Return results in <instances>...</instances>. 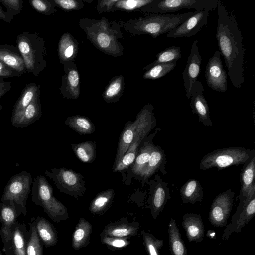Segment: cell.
<instances>
[{"label":"cell","instance_id":"cell-28","mask_svg":"<svg viewBox=\"0 0 255 255\" xmlns=\"http://www.w3.org/2000/svg\"><path fill=\"white\" fill-rule=\"evenodd\" d=\"M35 221L36 229L42 245L46 248L56 245L57 232L51 222L40 216L35 218Z\"/></svg>","mask_w":255,"mask_h":255},{"label":"cell","instance_id":"cell-47","mask_svg":"<svg viewBox=\"0 0 255 255\" xmlns=\"http://www.w3.org/2000/svg\"><path fill=\"white\" fill-rule=\"evenodd\" d=\"M56 5L65 10H72L82 8V2L75 0H52Z\"/></svg>","mask_w":255,"mask_h":255},{"label":"cell","instance_id":"cell-7","mask_svg":"<svg viewBox=\"0 0 255 255\" xmlns=\"http://www.w3.org/2000/svg\"><path fill=\"white\" fill-rule=\"evenodd\" d=\"M32 182L31 174L25 171L14 175L5 186L1 202L14 204L19 214L25 216L26 202L31 193Z\"/></svg>","mask_w":255,"mask_h":255},{"label":"cell","instance_id":"cell-52","mask_svg":"<svg viewBox=\"0 0 255 255\" xmlns=\"http://www.w3.org/2000/svg\"><path fill=\"white\" fill-rule=\"evenodd\" d=\"M3 106L1 105H0V111L2 110Z\"/></svg>","mask_w":255,"mask_h":255},{"label":"cell","instance_id":"cell-50","mask_svg":"<svg viewBox=\"0 0 255 255\" xmlns=\"http://www.w3.org/2000/svg\"><path fill=\"white\" fill-rule=\"evenodd\" d=\"M11 88V83L5 81L3 78H0V99Z\"/></svg>","mask_w":255,"mask_h":255},{"label":"cell","instance_id":"cell-51","mask_svg":"<svg viewBox=\"0 0 255 255\" xmlns=\"http://www.w3.org/2000/svg\"><path fill=\"white\" fill-rule=\"evenodd\" d=\"M4 11L2 10V7L0 6V19L4 21Z\"/></svg>","mask_w":255,"mask_h":255},{"label":"cell","instance_id":"cell-46","mask_svg":"<svg viewBox=\"0 0 255 255\" xmlns=\"http://www.w3.org/2000/svg\"><path fill=\"white\" fill-rule=\"evenodd\" d=\"M101 242L106 245L109 248L122 249L126 247L130 244L128 238L109 237L100 235Z\"/></svg>","mask_w":255,"mask_h":255},{"label":"cell","instance_id":"cell-30","mask_svg":"<svg viewBox=\"0 0 255 255\" xmlns=\"http://www.w3.org/2000/svg\"><path fill=\"white\" fill-rule=\"evenodd\" d=\"M92 231L91 224L84 218H80L72 235V248L78 250L86 247L90 243Z\"/></svg>","mask_w":255,"mask_h":255},{"label":"cell","instance_id":"cell-3","mask_svg":"<svg viewBox=\"0 0 255 255\" xmlns=\"http://www.w3.org/2000/svg\"><path fill=\"white\" fill-rule=\"evenodd\" d=\"M197 11L181 14H150L133 20L131 31L134 34H150L154 38L174 29Z\"/></svg>","mask_w":255,"mask_h":255},{"label":"cell","instance_id":"cell-49","mask_svg":"<svg viewBox=\"0 0 255 255\" xmlns=\"http://www.w3.org/2000/svg\"><path fill=\"white\" fill-rule=\"evenodd\" d=\"M118 0H100L97 6V9L99 12L111 11L114 8Z\"/></svg>","mask_w":255,"mask_h":255},{"label":"cell","instance_id":"cell-14","mask_svg":"<svg viewBox=\"0 0 255 255\" xmlns=\"http://www.w3.org/2000/svg\"><path fill=\"white\" fill-rule=\"evenodd\" d=\"M20 215L14 204L1 202L0 203V236L3 244L2 251L7 255L11 247L12 229Z\"/></svg>","mask_w":255,"mask_h":255},{"label":"cell","instance_id":"cell-2","mask_svg":"<svg viewBox=\"0 0 255 255\" xmlns=\"http://www.w3.org/2000/svg\"><path fill=\"white\" fill-rule=\"evenodd\" d=\"M16 43L23 59L26 72L38 76L46 67L45 40L38 32L18 34Z\"/></svg>","mask_w":255,"mask_h":255},{"label":"cell","instance_id":"cell-35","mask_svg":"<svg viewBox=\"0 0 255 255\" xmlns=\"http://www.w3.org/2000/svg\"><path fill=\"white\" fill-rule=\"evenodd\" d=\"M64 123L80 135L91 134L95 130V127L92 122L84 116L78 115L68 117Z\"/></svg>","mask_w":255,"mask_h":255},{"label":"cell","instance_id":"cell-23","mask_svg":"<svg viewBox=\"0 0 255 255\" xmlns=\"http://www.w3.org/2000/svg\"><path fill=\"white\" fill-rule=\"evenodd\" d=\"M182 226L190 242H201L204 236V226L200 214L186 213L183 216Z\"/></svg>","mask_w":255,"mask_h":255},{"label":"cell","instance_id":"cell-20","mask_svg":"<svg viewBox=\"0 0 255 255\" xmlns=\"http://www.w3.org/2000/svg\"><path fill=\"white\" fill-rule=\"evenodd\" d=\"M155 126H150L139 131L134 137L132 142L125 153L120 162L113 169V172H121L130 167L133 163L138 154L139 148Z\"/></svg>","mask_w":255,"mask_h":255},{"label":"cell","instance_id":"cell-1","mask_svg":"<svg viewBox=\"0 0 255 255\" xmlns=\"http://www.w3.org/2000/svg\"><path fill=\"white\" fill-rule=\"evenodd\" d=\"M216 38L233 86L240 88L244 81L245 49L243 38L235 15L221 1L217 8Z\"/></svg>","mask_w":255,"mask_h":255},{"label":"cell","instance_id":"cell-45","mask_svg":"<svg viewBox=\"0 0 255 255\" xmlns=\"http://www.w3.org/2000/svg\"><path fill=\"white\" fill-rule=\"evenodd\" d=\"M153 1V0H118L114 8L116 9L132 11L137 9H140L142 7L149 4Z\"/></svg>","mask_w":255,"mask_h":255},{"label":"cell","instance_id":"cell-32","mask_svg":"<svg viewBox=\"0 0 255 255\" xmlns=\"http://www.w3.org/2000/svg\"><path fill=\"white\" fill-rule=\"evenodd\" d=\"M115 197V191L110 188L100 192L91 201L89 210L94 215L104 214L111 206Z\"/></svg>","mask_w":255,"mask_h":255},{"label":"cell","instance_id":"cell-11","mask_svg":"<svg viewBox=\"0 0 255 255\" xmlns=\"http://www.w3.org/2000/svg\"><path fill=\"white\" fill-rule=\"evenodd\" d=\"M108 24L105 20L98 21L90 28L87 27L85 30L98 48L109 54H117L120 50L119 43L117 41L114 32L109 28Z\"/></svg>","mask_w":255,"mask_h":255},{"label":"cell","instance_id":"cell-40","mask_svg":"<svg viewBox=\"0 0 255 255\" xmlns=\"http://www.w3.org/2000/svg\"><path fill=\"white\" fill-rule=\"evenodd\" d=\"M124 88V79L121 76L116 77L107 86L103 94L105 100L109 103L118 100Z\"/></svg>","mask_w":255,"mask_h":255},{"label":"cell","instance_id":"cell-42","mask_svg":"<svg viewBox=\"0 0 255 255\" xmlns=\"http://www.w3.org/2000/svg\"><path fill=\"white\" fill-rule=\"evenodd\" d=\"M143 245L148 255H160V250L164 242L162 239H157L155 236L144 230L141 231Z\"/></svg>","mask_w":255,"mask_h":255},{"label":"cell","instance_id":"cell-26","mask_svg":"<svg viewBox=\"0 0 255 255\" xmlns=\"http://www.w3.org/2000/svg\"><path fill=\"white\" fill-rule=\"evenodd\" d=\"M0 61L19 72H26L23 59L17 47L8 44H0Z\"/></svg>","mask_w":255,"mask_h":255},{"label":"cell","instance_id":"cell-21","mask_svg":"<svg viewBox=\"0 0 255 255\" xmlns=\"http://www.w3.org/2000/svg\"><path fill=\"white\" fill-rule=\"evenodd\" d=\"M139 228V224L138 222L130 223L126 219H121L107 225L100 235L129 238L136 235Z\"/></svg>","mask_w":255,"mask_h":255},{"label":"cell","instance_id":"cell-36","mask_svg":"<svg viewBox=\"0 0 255 255\" xmlns=\"http://www.w3.org/2000/svg\"><path fill=\"white\" fill-rule=\"evenodd\" d=\"M72 148L77 157L82 162L91 163L96 157V143L87 141L77 144H72Z\"/></svg>","mask_w":255,"mask_h":255},{"label":"cell","instance_id":"cell-33","mask_svg":"<svg viewBox=\"0 0 255 255\" xmlns=\"http://www.w3.org/2000/svg\"><path fill=\"white\" fill-rule=\"evenodd\" d=\"M61 91L65 97L76 99L80 94V77L76 68H68Z\"/></svg>","mask_w":255,"mask_h":255},{"label":"cell","instance_id":"cell-43","mask_svg":"<svg viewBox=\"0 0 255 255\" xmlns=\"http://www.w3.org/2000/svg\"><path fill=\"white\" fill-rule=\"evenodd\" d=\"M0 2L5 7L4 21L10 23L14 16L19 14L22 10L23 0H0Z\"/></svg>","mask_w":255,"mask_h":255},{"label":"cell","instance_id":"cell-29","mask_svg":"<svg viewBox=\"0 0 255 255\" xmlns=\"http://www.w3.org/2000/svg\"><path fill=\"white\" fill-rule=\"evenodd\" d=\"M40 94V91L34 97L20 117L12 124L13 126L17 128L26 127L35 122L41 117L42 112Z\"/></svg>","mask_w":255,"mask_h":255},{"label":"cell","instance_id":"cell-25","mask_svg":"<svg viewBox=\"0 0 255 255\" xmlns=\"http://www.w3.org/2000/svg\"><path fill=\"white\" fill-rule=\"evenodd\" d=\"M255 214V194L253 195L236 220L232 223L227 224L223 234L222 241L228 239L230 235L233 232H240L242 228L254 217Z\"/></svg>","mask_w":255,"mask_h":255},{"label":"cell","instance_id":"cell-10","mask_svg":"<svg viewBox=\"0 0 255 255\" xmlns=\"http://www.w3.org/2000/svg\"><path fill=\"white\" fill-rule=\"evenodd\" d=\"M235 193L229 189L218 194L213 200L209 213L210 224L216 227H223L232 211Z\"/></svg>","mask_w":255,"mask_h":255},{"label":"cell","instance_id":"cell-12","mask_svg":"<svg viewBox=\"0 0 255 255\" xmlns=\"http://www.w3.org/2000/svg\"><path fill=\"white\" fill-rule=\"evenodd\" d=\"M146 183L150 186L148 205L151 214L155 220L170 198V190L167 183L158 174Z\"/></svg>","mask_w":255,"mask_h":255},{"label":"cell","instance_id":"cell-24","mask_svg":"<svg viewBox=\"0 0 255 255\" xmlns=\"http://www.w3.org/2000/svg\"><path fill=\"white\" fill-rule=\"evenodd\" d=\"M29 235L25 224L16 222L12 229L11 247L7 255H26Z\"/></svg>","mask_w":255,"mask_h":255},{"label":"cell","instance_id":"cell-16","mask_svg":"<svg viewBox=\"0 0 255 255\" xmlns=\"http://www.w3.org/2000/svg\"><path fill=\"white\" fill-rule=\"evenodd\" d=\"M197 44L198 40H195L193 42L186 66L182 73L187 99L190 98L192 86L198 81L201 70L202 57Z\"/></svg>","mask_w":255,"mask_h":255},{"label":"cell","instance_id":"cell-17","mask_svg":"<svg viewBox=\"0 0 255 255\" xmlns=\"http://www.w3.org/2000/svg\"><path fill=\"white\" fill-rule=\"evenodd\" d=\"M255 156L242 169L241 189L239 194V203L236 211L233 215L231 223L234 222L244 209L246 200L252 190L255 189Z\"/></svg>","mask_w":255,"mask_h":255},{"label":"cell","instance_id":"cell-9","mask_svg":"<svg viewBox=\"0 0 255 255\" xmlns=\"http://www.w3.org/2000/svg\"><path fill=\"white\" fill-rule=\"evenodd\" d=\"M45 174L54 183L60 193L78 199L83 196L86 191L84 176L71 169L64 167L45 171Z\"/></svg>","mask_w":255,"mask_h":255},{"label":"cell","instance_id":"cell-44","mask_svg":"<svg viewBox=\"0 0 255 255\" xmlns=\"http://www.w3.org/2000/svg\"><path fill=\"white\" fill-rule=\"evenodd\" d=\"M29 2L33 9L42 14L50 15L57 11L52 0H29Z\"/></svg>","mask_w":255,"mask_h":255},{"label":"cell","instance_id":"cell-34","mask_svg":"<svg viewBox=\"0 0 255 255\" xmlns=\"http://www.w3.org/2000/svg\"><path fill=\"white\" fill-rule=\"evenodd\" d=\"M168 237L169 248L172 255H187V252L180 232L173 218L170 219L168 224Z\"/></svg>","mask_w":255,"mask_h":255},{"label":"cell","instance_id":"cell-22","mask_svg":"<svg viewBox=\"0 0 255 255\" xmlns=\"http://www.w3.org/2000/svg\"><path fill=\"white\" fill-rule=\"evenodd\" d=\"M159 130V128H156L155 131L148 135L141 144L136 158L130 167V171L134 177H138L148 163L154 146L152 141L153 138Z\"/></svg>","mask_w":255,"mask_h":255},{"label":"cell","instance_id":"cell-31","mask_svg":"<svg viewBox=\"0 0 255 255\" xmlns=\"http://www.w3.org/2000/svg\"><path fill=\"white\" fill-rule=\"evenodd\" d=\"M183 203L195 204L201 202L204 197V191L200 183L195 179L187 181L180 189Z\"/></svg>","mask_w":255,"mask_h":255},{"label":"cell","instance_id":"cell-18","mask_svg":"<svg viewBox=\"0 0 255 255\" xmlns=\"http://www.w3.org/2000/svg\"><path fill=\"white\" fill-rule=\"evenodd\" d=\"M202 83L197 81L192 86L190 105L193 114L197 115L198 120L206 127H212L208 103L203 94Z\"/></svg>","mask_w":255,"mask_h":255},{"label":"cell","instance_id":"cell-15","mask_svg":"<svg viewBox=\"0 0 255 255\" xmlns=\"http://www.w3.org/2000/svg\"><path fill=\"white\" fill-rule=\"evenodd\" d=\"M209 11L202 10L196 11L180 25L166 34V38H181L194 36L207 24Z\"/></svg>","mask_w":255,"mask_h":255},{"label":"cell","instance_id":"cell-4","mask_svg":"<svg viewBox=\"0 0 255 255\" xmlns=\"http://www.w3.org/2000/svg\"><path fill=\"white\" fill-rule=\"evenodd\" d=\"M30 193L32 201L55 222L69 218L67 207L54 197L53 188L45 176L38 175L34 179Z\"/></svg>","mask_w":255,"mask_h":255},{"label":"cell","instance_id":"cell-53","mask_svg":"<svg viewBox=\"0 0 255 255\" xmlns=\"http://www.w3.org/2000/svg\"><path fill=\"white\" fill-rule=\"evenodd\" d=\"M0 255H3L2 253V251H1L0 248Z\"/></svg>","mask_w":255,"mask_h":255},{"label":"cell","instance_id":"cell-41","mask_svg":"<svg viewBox=\"0 0 255 255\" xmlns=\"http://www.w3.org/2000/svg\"><path fill=\"white\" fill-rule=\"evenodd\" d=\"M177 61L157 64L147 70L143 74L145 79L155 80L160 78L172 71L176 66Z\"/></svg>","mask_w":255,"mask_h":255},{"label":"cell","instance_id":"cell-38","mask_svg":"<svg viewBox=\"0 0 255 255\" xmlns=\"http://www.w3.org/2000/svg\"><path fill=\"white\" fill-rule=\"evenodd\" d=\"M35 219L32 217L29 223V235L26 246V255H43V245L36 229Z\"/></svg>","mask_w":255,"mask_h":255},{"label":"cell","instance_id":"cell-37","mask_svg":"<svg viewBox=\"0 0 255 255\" xmlns=\"http://www.w3.org/2000/svg\"><path fill=\"white\" fill-rule=\"evenodd\" d=\"M78 50L77 44L70 34H63L58 44V54L61 62H68L75 56Z\"/></svg>","mask_w":255,"mask_h":255},{"label":"cell","instance_id":"cell-48","mask_svg":"<svg viewBox=\"0 0 255 255\" xmlns=\"http://www.w3.org/2000/svg\"><path fill=\"white\" fill-rule=\"evenodd\" d=\"M23 74L0 61V78L19 77Z\"/></svg>","mask_w":255,"mask_h":255},{"label":"cell","instance_id":"cell-39","mask_svg":"<svg viewBox=\"0 0 255 255\" xmlns=\"http://www.w3.org/2000/svg\"><path fill=\"white\" fill-rule=\"evenodd\" d=\"M181 57V49L179 47L175 46L169 47L158 53L156 56V59L145 67L144 69L147 70L159 64L178 61Z\"/></svg>","mask_w":255,"mask_h":255},{"label":"cell","instance_id":"cell-27","mask_svg":"<svg viewBox=\"0 0 255 255\" xmlns=\"http://www.w3.org/2000/svg\"><path fill=\"white\" fill-rule=\"evenodd\" d=\"M40 88L39 85L34 82L26 85L13 107L11 118L12 124L20 117L34 97L40 91Z\"/></svg>","mask_w":255,"mask_h":255},{"label":"cell","instance_id":"cell-8","mask_svg":"<svg viewBox=\"0 0 255 255\" xmlns=\"http://www.w3.org/2000/svg\"><path fill=\"white\" fill-rule=\"evenodd\" d=\"M220 0H153L139 9L150 14H168L182 9H194L198 11L215 10Z\"/></svg>","mask_w":255,"mask_h":255},{"label":"cell","instance_id":"cell-6","mask_svg":"<svg viewBox=\"0 0 255 255\" xmlns=\"http://www.w3.org/2000/svg\"><path fill=\"white\" fill-rule=\"evenodd\" d=\"M153 106L151 104L147 103L138 113L135 121H128L125 125L120 136L113 169L120 162L136 135L146 128L156 126L157 121L153 113Z\"/></svg>","mask_w":255,"mask_h":255},{"label":"cell","instance_id":"cell-13","mask_svg":"<svg viewBox=\"0 0 255 255\" xmlns=\"http://www.w3.org/2000/svg\"><path fill=\"white\" fill-rule=\"evenodd\" d=\"M219 51L214 52L209 59L205 69V77L208 86L220 92L227 90V74L223 68Z\"/></svg>","mask_w":255,"mask_h":255},{"label":"cell","instance_id":"cell-19","mask_svg":"<svg viewBox=\"0 0 255 255\" xmlns=\"http://www.w3.org/2000/svg\"><path fill=\"white\" fill-rule=\"evenodd\" d=\"M166 157L164 150L159 145H155L152 149L150 159L137 179L141 181L142 186L157 171L166 174L165 165Z\"/></svg>","mask_w":255,"mask_h":255},{"label":"cell","instance_id":"cell-5","mask_svg":"<svg viewBox=\"0 0 255 255\" xmlns=\"http://www.w3.org/2000/svg\"><path fill=\"white\" fill-rule=\"evenodd\" d=\"M255 156V149L240 147L218 149L204 155L199 168L203 170L213 168L219 170L231 166L245 165Z\"/></svg>","mask_w":255,"mask_h":255}]
</instances>
